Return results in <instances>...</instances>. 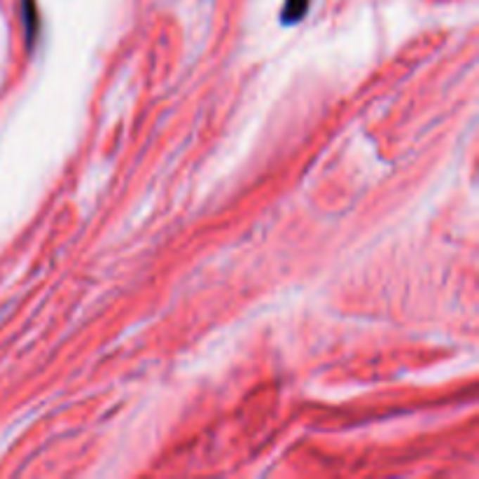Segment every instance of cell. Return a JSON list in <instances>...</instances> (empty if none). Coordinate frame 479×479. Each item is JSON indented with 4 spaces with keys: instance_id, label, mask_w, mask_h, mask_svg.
<instances>
[{
    "instance_id": "obj_1",
    "label": "cell",
    "mask_w": 479,
    "mask_h": 479,
    "mask_svg": "<svg viewBox=\"0 0 479 479\" xmlns=\"http://www.w3.org/2000/svg\"><path fill=\"white\" fill-rule=\"evenodd\" d=\"M309 7V0H286V7H283V21L286 24H293V21H300L304 17Z\"/></svg>"
}]
</instances>
